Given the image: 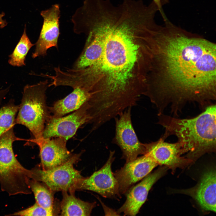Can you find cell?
Returning a JSON list of instances; mask_svg holds the SVG:
<instances>
[{"label": "cell", "mask_w": 216, "mask_h": 216, "mask_svg": "<svg viewBox=\"0 0 216 216\" xmlns=\"http://www.w3.org/2000/svg\"></svg>", "instance_id": "obj_26"}, {"label": "cell", "mask_w": 216, "mask_h": 216, "mask_svg": "<svg viewBox=\"0 0 216 216\" xmlns=\"http://www.w3.org/2000/svg\"><path fill=\"white\" fill-rule=\"evenodd\" d=\"M165 139L162 137L156 141L144 143V154L158 165H163L173 170L184 167L193 162L182 156L187 152L180 142L168 143L164 141Z\"/></svg>", "instance_id": "obj_9"}, {"label": "cell", "mask_w": 216, "mask_h": 216, "mask_svg": "<svg viewBox=\"0 0 216 216\" xmlns=\"http://www.w3.org/2000/svg\"><path fill=\"white\" fill-rule=\"evenodd\" d=\"M168 1V0H152V1L158 7L159 11L161 13L162 17L165 15L163 11L162 6L164 4L167 2Z\"/></svg>", "instance_id": "obj_23"}, {"label": "cell", "mask_w": 216, "mask_h": 216, "mask_svg": "<svg viewBox=\"0 0 216 216\" xmlns=\"http://www.w3.org/2000/svg\"><path fill=\"white\" fill-rule=\"evenodd\" d=\"M100 201L104 209L105 215H119L117 211L106 206L101 201Z\"/></svg>", "instance_id": "obj_22"}, {"label": "cell", "mask_w": 216, "mask_h": 216, "mask_svg": "<svg viewBox=\"0 0 216 216\" xmlns=\"http://www.w3.org/2000/svg\"><path fill=\"white\" fill-rule=\"evenodd\" d=\"M216 70L215 43L166 22L154 34L144 95L158 114L169 107L177 116L188 103L205 109L216 100Z\"/></svg>", "instance_id": "obj_1"}, {"label": "cell", "mask_w": 216, "mask_h": 216, "mask_svg": "<svg viewBox=\"0 0 216 216\" xmlns=\"http://www.w3.org/2000/svg\"><path fill=\"white\" fill-rule=\"evenodd\" d=\"M73 89L70 93L55 102L52 106L49 108L52 116L57 118L64 116L77 110L88 101L91 96L88 91L80 87Z\"/></svg>", "instance_id": "obj_16"}, {"label": "cell", "mask_w": 216, "mask_h": 216, "mask_svg": "<svg viewBox=\"0 0 216 216\" xmlns=\"http://www.w3.org/2000/svg\"><path fill=\"white\" fill-rule=\"evenodd\" d=\"M35 45L31 42L27 35L25 24L19 41L12 52L9 56V64L14 67L26 65L25 61L27 55L30 49Z\"/></svg>", "instance_id": "obj_18"}, {"label": "cell", "mask_w": 216, "mask_h": 216, "mask_svg": "<svg viewBox=\"0 0 216 216\" xmlns=\"http://www.w3.org/2000/svg\"><path fill=\"white\" fill-rule=\"evenodd\" d=\"M189 194L196 201L201 208L206 211L215 212L216 171L213 168L206 171L198 184L190 190Z\"/></svg>", "instance_id": "obj_15"}, {"label": "cell", "mask_w": 216, "mask_h": 216, "mask_svg": "<svg viewBox=\"0 0 216 216\" xmlns=\"http://www.w3.org/2000/svg\"><path fill=\"white\" fill-rule=\"evenodd\" d=\"M158 164L146 155L126 162L120 169L113 172L118 182L121 195L150 173Z\"/></svg>", "instance_id": "obj_13"}, {"label": "cell", "mask_w": 216, "mask_h": 216, "mask_svg": "<svg viewBox=\"0 0 216 216\" xmlns=\"http://www.w3.org/2000/svg\"><path fill=\"white\" fill-rule=\"evenodd\" d=\"M46 80L36 84L24 86L15 124L25 126L34 136L32 141L43 137L45 124L51 115L46 103Z\"/></svg>", "instance_id": "obj_4"}, {"label": "cell", "mask_w": 216, "mask_h": 216, "mask_svg": "<svg viewBox=\"0 0 216 216\" xmlns=\"http://www.w3.org/2000/svg\"><path fill=\"white\" fill-rule=\"evenodd\" d=\"M10 88L9 86L6 88L0 90V108L3 100L9 92Z\"/></svg>", "instance_id": "obj_24"}, {"label": "cell", "mask_w": 216, "mask_h": 216, "mask_svg": "<svg viewBox=\"0 0 216 216\" xmlns=\"http://www.w3.org/2000/svg\"><path fill=\"white\" fill-rule=\"evenodd\" d=\"M167 168L165 166L159 168L130 188L125 194L126 200L118 210V213L119 214L122 213L124 215L128 216H135L137 214L146 201L152 186L165 173Z\"/></svg>", "instance_id": "obj_11"}, {"label": "cell", "mask_w": 216, "mask_h": 216, "mask_svg": "<svg viewBox=\"0 0 216 216\" xmlns=\"http://www.w3.org/2000/svg\"><path fill=\"white\" fill-rule=\"evenodd\" d=\"M87 101L69 115L55 118L51 115L46 121L43 133L44 138L61 137L67 141L72 137L82 125L89 123Z\"/></svg>", "instance_id": "obj_10"}, {"label": "cell", "mask_w": 216, "mask_h": 216, "mask_svg": "<svg viewBox=\"0 0 216 216\" xmlns=\"http://www.w3.org/2000/svg\"><path fill=\"white\" fill-rule=\"evenodd\" d=\"M5 13L2 12L0 14V28H2L5 27L7 25L8 23L5 20L3 19V17L5 15Z\"/></svg>", "instance_id": "obj_25"}, {"label": "cell", "mask_w": 216, "mask_h": 216, "mask_svg": "<svg viewBox=\"0 0 216 216\" xmlns=\"http://www.w3.org/2000/svg\"><path fill=\"white\" fill-rule=\"evenodd\" d=\"M82 152L73 154L63 164L51 169L44 170L39 166L30 170L32 179L46 184L52 192L66 191L74 193V187L82 178L80 171L74 165L80 160Z\"/></svg>", "instance_id": "obj_6"}, {"label": "cell", "mask_w": 216, "mask_h": 216, "mask_svg": "<svg viewBox=\"0 0 216 216\" xmlns=\"http://www.w3.org/2000/svg\"><path fill=\"white\" fill-rule=\"evenodd\" d=\"M19 105H17L13 100L0 108V137L5 132L13 128L15 124L16 116Z\"/></svg>", "instance_id": "obj_20"}, {"label": "cell", "mask_w": 216, "mask_h": 216, "mask_svg": "<svg viewBox=\"0 0 216 216\" xmlns=\"http://www.w3.org/2000/svg\"><path fill=\"white\" fill-rule=\"evenodd\" d=\"M62 192V199L60 205L61 215L90 216L96 206L95 202L82 201L76 198L74 193Z\"/></svg>", "instance_id": "obj_17"}, {"label": "cell", "mask_w": 216, "mask_h": 216, "mask_svg": "<svg viewBox=\"0 0 216 216\" xmlns=\"http://www.w3.org/2000/svg\"><path fill=\"white\" fill-rule=\"evenodd\" d=\"M131 108H128L114 118L115 132L112 142L120 148L122 158L126 162L134 160L139 155L145 154L144 143L139 140L133 125Z\"/></svg>", "instance_id": "obj_7"}, {"label": "cell", "mask_w": 216, "mask_h": 216, "mask_svg": "<svg viewBox=\"0 0 216 216\" xmlns=\"http://www.w3.org/2000/svg\"><path fill=\"white\" fill-rule=\"evenodd\" d=\"M30 185L38 204L47 209L54 211V193L44 183L32 179Z\"/></svg>", "instance_id": "obj_19"}, {"label": "cell", "mask_w": 216, "mask_h": 216, "mask_svg": "<svg viewBox=\"0 0 216 216\" xmlns=\"http://www.w3.org/2000/svg\"><path fill=\"white\" fill-rule=\"evenodd\" d=\"M90 31L100 40L101 51L92 64L74 70L75 84L110 103L122 102L137 94L144 86L147 72L144 32L135 24L122 20L103 22Z\"/></svg>", "instance_id": "obj_2"}, {"label": "cell", "mask_w": 216, "mask_h": 216, "mask_svg": "<svg viewBox=\"0 0 216 216\" xmlns=\"http://www.w3.org/2000/svg\"><path fill=\"white\" fill-rule=\"evenodd\" d=\"M216 105L206 107L197 116L181 119L158 115V123L165 129V139L170 135L177 137L188 154L186 158L193 161L204 154L216 150Z\"/></svg>", "instance_id": "obj_3"}, {"label": "cell", "mask_w": 216, "mask_h": 216, "mask_svg": "<svg viewBox=\"0 0 216 216\" xmlns=\"http://www.w3.org/2000/svg\"><path fill=\"white\" fill-rule=\"evenodd\" d=\"M60 13L58 4L53 5L41 12L43 23L39 37L35 44V49L32 53L33 58L46 55L47 50L51 47L58 48Z\"/></svg>", "instance_id": "obj_12"}, {"label": "cell", "mask_w": 216, "mask_h": 216, "mask_svg": "<svg viewBox=\"0 0 216 216\" xmlns=\"http://www.w3.org/2000/svg\"><path fill=\"white\" fill-rule=\"evenodd\" d=\"M56 213L41 207L37 203L33 206L21 211L16 212L10 215L28 216H53Z\"/></svg>", "instance_id": "obj_21"}, {"label": "cell", "mask_w": 216, "mask_h": 216, "mask_svg": "<svg viewBox=\"0 0 216 216\" xmlns=\"http://www.w3.org/2000/svg\"><path fill=\"white\" fill-rule=\"evenodd\" d=\"M67 140L61 137L44 138L34 141L40 149L42 169L47 170L59 166L67 161L73 154L66 147Z\"/></svg>", "instance_id": "obj_14"}, {"label": "cell", "mask_w": 216, "mask_h": 216, "mask_svg": "<svg viewBox=\"0 0 216 216\" xmlns=\"http://www.w3.org/2000/svg\"><path fill=\"white\" fill-rule=\"evenodd\" d=\"M114 154V151H110L106 162L101 168L90 176L79 180L74 188L75 191L89 190L105 198H120L118 184L112 170V164L115 159Z\"/></svg>", "instance_id": "obj_8"}, {"label": "cell", "mask_w": 216, "mask_h": 216, "mask_svg": "<svg viewBox=\"0 0 216 216\" xmlns=\"http://www.w3.org/2000/svg\"><path fill=\"white\" fill-rule=\"evenodd\" d=\"M22 140L15 136L13 128L0 137V184L10 195L31 193L30 170L20 164L13 149L14 142Z\"/></svg>", "instance_id": "obj_5"}]
</instances>
